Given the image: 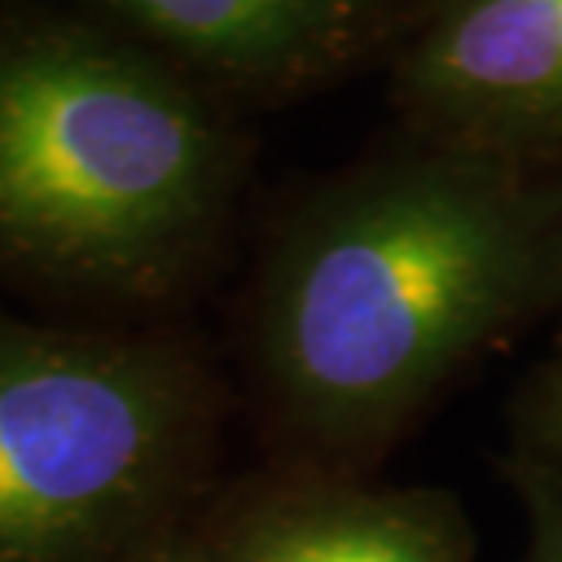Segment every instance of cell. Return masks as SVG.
<instances>
[{
  "mask_svg": "<svg viewBox=\"0 0 562 562\" xmlns=\"http://www.w3.org/2000/svg\"><path fill=\"white\" fill-rule=\"evenodd\" d=\"M562 308V193L432 142L323 189L261 269L255 363L286 461L363 475L486 352Z\"/></svg>",
  "mask_w": 562,
  "mask_h": 562,
  "instance_id": "1",
  "label": "cell"
},
{
  "mask_svg": "<svg viewBox=\"0 0 562 562\" xmlns=\"http://www.w3.org/2000/svg\"><path fill=\"white\" fill-rule=\"evenodd\" d=\"M225 178L182 80L77 26L0 30V247L55 277L131 286L182 258Z\"/></svg>",
  "mask_w": 562,
  "mask_h": 562,
  "instance_id": "2",
  "label": "cell"
},
{
  "mask_svg": "<svg viewBox=\"0 0 562 562\" xmlns=\"http://www.w3.org/2000/svg\"><path fill=\"white\" fill-rule=\"evenodd\" d=\"M211 428L178 345L0 319V562H110L164 533Z\"/></svg>",
  "mask_w": 562,
  "mask_h": 562,
  "instance_id": "3",
  "label": "cell"
},
{
  "mask_svg": "<svg viewBox=\"0 0 562 562\" xmlns=\"http://www.w3.org/2000/svg\"><path fill=\"white\" fill-rule=\"evenodd\" d=\"M193 562H472V526L436 486L280 461L236 483L186 533Z\"/></svg>",
  "mask_w": 562,
  "mask_h": 562,
  "instance_id": "4",
  "label": "cell"
},
{
  "mask_svg": "<svg viewBox=\"0 0 562 562\" xmlns=\"http://www.w3.org/2000/svg\"><path fill=\"white\" fill-rule=\"evenodd\" d=\"M400 91L432 142L512 160L562 149V0H450Z\"/></svg>",
  "mask_w": 562,
  "mask_h": 562,
  "instance_id": "5",
  "label": "cell"
},
{
  "mask_svg": "<svg viewBox=\"0 0 562 562\" xmlns=\"http://www.w3.org/2000/svg\"><path fill=\"white\" fill-rule=\"evenodd\" d=\"M171 52L240 80H291L323 66L363 0H105Z\"/></svg>",
  "mask_w": 562,
  "mask_h": 562,
  "instance_id": "6",
  "label": "cell"
},
{
  "mask_svg": "<svg viewBox=\"0 0 562 562\" xmlns=\"http://www.w3.org/2000/svg\"><path fill=\"white\" fill-rule=\"evenodd\" d=\"M501 475L516 490L526 519V544L519 562H562V469L541 453L516 447L501 461Z\"/></svg>",
  "mask_w": 562,
  "mask_h": 562,
  "instance_id": "7",
  "label": "cell"
},
{
  "mask_svg": "<svg viewBox=\"0 0 562 562\" xmlns=\"http://www.w3.org/2000/svg\"><path fill=\"white\" fill-rule=\"evenodd\" d=\"M512 442L562 469V360L533 367L512 403Z\"/></svg>",
  "mask_w": 562,
  "mask_h": 562,
  "instance_id": "8",
  "label": "cell"
},
{
  "mask_svg": "<svg viewBox=\"0 0 562 562\" xmlns=\"http://www.w3.org/2000/svg\"><path fill=\"white\" fill-rule=\"evenodd\" d=\"M110 562H193V552L186 544V533H157L149 541L135 544L131 552L116 555Z\"/></svg>",
  "mask_w": 562,
  "mask_h": 562,
  "instance_id": "9",
  "label": "cell"
},
{
  "mask_svg": "<svg viewBox=\"0 0 562 562\" xmlns=\"http://www.w3.org/2000/svg\"><path fill=\"white\" fill-rule=\"evenodd\" d=\"M555 356L562 360V308H559V327H555Z\"/></svg>",
  "mask_w": 562,
  "mask_h": 562,
  "instance_id": "10",
  "label": "cell"
}]
</instances>
